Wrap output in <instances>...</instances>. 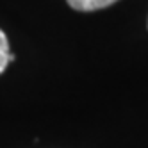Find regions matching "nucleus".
<instances>
[{"label":"nucleus","instance_id":"f257e3e1","mask_svg":"<svg viewBox=\"0 0 148 148\" xmlns=\"http://www.w3.org/2000/svg\"><path fill=\"white\" fill-rule=\"evenodd\" d=\"M68 5L75 11H84V13H89V11H98V9H105L112 5L114 2L118 0H66Z\"/></svg>","mask_w":148,"mask_h":148},{"label":"nucleus","instance_id":"f03ea898","mask_svg":"<svg viewBox=\"0 0 148 148\" xmlns=\"http://www.w3.org/2000/svg\"><path fill=\"white\" fill-rule=\"evenodd\" d=\"M11 61H14V54H11L9 50V41H7V36L4 34V30L0 29V73H4L7 64Z\"/></svg>","mask_w":148,"mask_h":148}]
</instances>
